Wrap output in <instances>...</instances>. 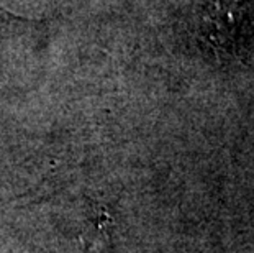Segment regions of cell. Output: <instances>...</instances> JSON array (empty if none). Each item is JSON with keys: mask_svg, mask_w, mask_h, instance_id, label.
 I'll return each mask as SVG.
<instances>
[{"mask_svg": "<svg viewBox=\"0 0 254 253\" xmlns=\"http://www.w3.org/2000/svg\"><path fill=\"white\" fill-rule=\"evenodd\" d=\"M241 0H208L203 10V30L208 40L217 46H225L236 30V13Z\"/></svg>", "mask_w": 254, "mask_h": 253, "instance_id": "6da1fadb", "label": "cell"}]
</instances>
